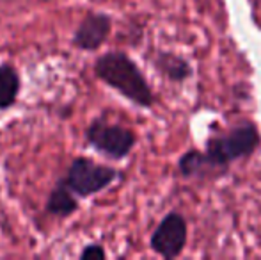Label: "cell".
<instances>
[{
  "label": "cell",
  "mask_w": 261,
  "mask_h": 260,
  "mask_svg": "<svg viewBox=\"0 0 261 260\" xmlns=\"http://www.w3.org/2000/svg\"><path fill=\"white\" fill-rule=\"evenodd\" d=\"M119 175L117 170L94 162L89 157H76L71 160L62 182L79 198H89L109 187Z\"/></svg>",
  "instance_id": "3"
},
{
  "label": "cell",
  "mask_w": 261,
  "mask_h": 260,
  "mask_svg": "<svg viewBox=\"0 0 261 260\" xmlns=\"http://www.w3.org/2000/svg\"><path fill=\"white\" fill-rule=\"evenodd\" d=\"M261 143L259 132L254 123L244 122L226 134L213 135L206 141V157L217 173H224L231 162L247 159L258 150Z\"/></svg>",
  "instance_id": "2"
},
{
  "label": "cell",
  "mask_w": 261,
  "mask_h": 260,
  "mask_svg": "<svg viewBox=\"0 0 261 260\" xmlns=\"http://www.w3.org/2000/svg\"><path fill=\"white\" fill-rule=\"evenodd\" d=\"M79 210V200L76 195L62 182V178L57 182V185L50 191L46 200V212L55 218H69L73 212Z\"/></svg>",
  "instance_id": "7"
},
{
  "label": "cell",
  "mask_w": 261,
  "mask_h": 260,
  "mask_svg": "<svg viewBox=\"0 0 261 260\" xmlns=\"http://www.w3.org/2000/svg\"><path fill=\"white\" fill-rule=\"evenodd\" d=\"M112 31V18L107 13H89L76 27L71 43L80 50L93 52L109 39Z\"/></svg>",
  "instance_id": "6"
},
{
  "label": "cell",
  "mask_w": 261,
  "mask_h": 260,
  "mask_svg": "<svg viewBox=\"0 0 261 260\" xmlns=\"http://www.w3.org/2000/svg\"><path fill=\"white\" fill-rule=\"evenodd\" d=\"M187 244V221L178 212H169L149 239V246L164 258H176Z\"/></svg>",
  "instance_id": "5"
},
{
  "label": "cell",
  "mask_w": 261,
  "mask_h": 260,
  "mask_svg": "<svg viewBox=\"0 0 261 260\" xmlns=\"http://www.w3.org/2000/svg\"><path fill=\"white\" fill-rule=\"evenodd\" d=\"M178 170L183 177H203L206 173H217L210 164L206 153L199 150H189L187 153H183L178 162Z\"/></svg>",
  "instance_id": "10"
},
{
  "label": "cell",
  "mask_w": 261,
  "mask_h": 260,
  "mask_svg": "<svg viewBox=\"0 0 261 260\" xmlns=\"http://www.w3.org/2000/svg\"><path fill=\"white\" fill-rule=\"evenodd\" d=\"M86 141L93 146L96 152L103 153L105 157L114 160H121L134 150L137 137L126 127L109 123L103 118H96L91 122L86 130Z\"/></svg>",
  "instance_id": "4"
},
{
  "label": "cell",
  "mask_w": 261,
  "mask_h": 260,
  "mask_svg": "<svg viewBox=\"0 0 261 260\" xmlns=\"http://www.w3.org/2000/svg\"><path fill=\"white\" fill-rule=\"evenodd\" d=\"M103 258H107L103 246H100L96 243L87 244L82 250V253H80V260H103Z\"/></svg>",
  "instance_id": "11"
},
{
  "label": "cell",
  "mask_w": 261,
  "mask_h": 260,
  "mask_svg": "<svg viewBox=\"0 0 261 260\" xmlns=\"http://www.w3.org/2000/svg\"><path fill=\"white\" fill-rule=\"evenodd\" d=\"M21 80L20 73L13 64H0V111L11 109L18 100Z\"/></svg>",
  "instance_id": "8"
},
{
  "label": "cell",
  "mask_w": 261,
  "mask_h": 260,
  "mask_svg": "<svg viewBox=\"0 0 261 260\" xmlns=\"http://www.w3.org/2000/svg\"><path fill=\"white\" fill-rule=\"evenodd\" d=\"M94 75L139 107L149 109L155 104L149 82L124 52H107L98 57L94 63Z\"/></svg>",
  "instance_id": "1"
},
{
  "label": "cell",
  "mask_w": 261,
  "mask_h": 260,
  "mask_svg": "<svg viewBox=\"0 0 261 260\" xmlns=\"http://www.w3.org/2000/svg\"><path fill=\"white\" fill-rule=\"evenodd\" d=\"M153 63H155V68L158 72L167 77L169 80H172V82H183L192 73L189 61H185L183 57L176 56L172 52H160Z\"/></svg>",
  "instance_id": "9"
}]
</instances>
